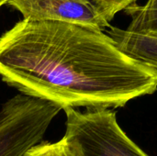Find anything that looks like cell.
Segmentation results:
<instances>
[{
	"instance_id": "6da1fadb",
	"label": "cell",
	"mask_w": 157,
	"mask_h": 156,
	"mask_svg": "<svg viewBox=\"0 0 157 156\" xmlns=\"http://www.w3.org/2000/svg\"><path fill=\"white\" fill-rule=\"evenodd\" d=\"M0 77L20 94L66 108H118L157 90V70L107 32L22 19L0 37Z\"/></svg>"
},
{
	"instance_id": "7a4b0ae2",
	"label": "cell",
	"mask_w": 157,
	"mask_h": 156,
	"mask_svg": "<svg viewBox=\"0 0 157 156\" xmlns=\"http://www.w3.org/2000/svg\"><path fill=\"white\" fill-rule=\"evenodd\" d=\"M63 111L66 116L63 137L76 146L81 156H149L123 131L112 109Z\"/></svg>"
},
{
	"instance_id": "3957f363",
	"label": "cell",
	"mask_w": 157,
	"mask_h": 156,
	"mask_svg": "<svg viewBox=\"0 0 157 156\" xmlns=\"http://www.w3.org/2000/svg\"><path fill=\"white\" fill-rule=\"evenodd\" d=\"M61 110L54 104L22 94L6 101L0 108V156H23L41 143Z\"/></svg>"
},
{
	"instance_id": "277c9868",
	"label": "cell",
	"mask_w": 157,
	"mask_h": 156,
	"mask_svg": "<svg viewBox=\"0 0 157 156\" xmlns=\"http://www.w3.org/2000/svg\"><path fill=\"white\" fill-rule=\"evenodd\" d=\"M6 4L27 20L61 21L103 31L111 26L91 0H6Z\"/></svg>"
},
{
	"instance_id": "5b68a950",
	"label": "cell",
	"mask_w": 157,
	"mask_h": 156,
	"mask_svg": "<svg viewBox=\"0 0 157 156\" xmlns=\"http://www.w3.org/2000/svg\"><path fill=\"white\" fill-rule=\"evenodd\" d=\"M107 34L131 57L157 70V36L133 33L110 26Z\"/></svg>"
},
{
	"instance_id": "8992f818",
	"label": "cell",
	"mask_w": 157,
	"mask_h": 156,
	"mask_svg": "<svg viewBox=\"0 0 157 156\" xmlns=\"http://www.w3.org/2000/svg\"><path fill=\"white\" fill-rule=\"evenodd\" d=\"M124 13L131 18L126 30L157 36V0H147L144 4H133L128 6Z\"/></svg>"
},
{
	"instance_id": "52a82bcc",
	"label": "cell",
	"mask_w": 157,
	"mask_h": 156,
	"mask_svg": "<svg viewBox=\"0 0 157 156\" xmlns=\"http://www.w3.org/2000/svg\"><path fill=\"white\" fill-rule=\"evenodd\" d=\"M23 156H81L76 146L63 137L55 143L42 141L36 144Z\"/></svg>"
},
{
	"instance_id": "ba28073f",
	"label": "cell",
	"mask_w": 157,
	"mask_h": 156,
	"mask_svg": "<svg viewBox=\"0 0 157 156\" xmlns=\"http://www.w3.org/2000/svg\"><path fill=\"white\" fill-rule=\"evenodd\" d=\"M98 8L108 23L113 20L115 16L124 11L128 6L136 4L138 0H91Z\"/></svg>"
},
{
	"instance_id": "9c48e42d",
	"label": "cell",
	"mask_w": 157,
	"mask_h": 156,
	"mask_svg": "<svg viewBox=\"0 0 157 156\" xmlns=\"http://www.w3.org/2000/svg\"><path fill=\"white\" fill-rule=\"evenodd\" d=\"M6 0H0V7L3 5H6Z\"/></svg>"
}]
</instances>
